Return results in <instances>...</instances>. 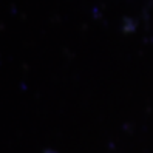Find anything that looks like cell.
Instances as JSON below:
<instances>
[]
</instances>
